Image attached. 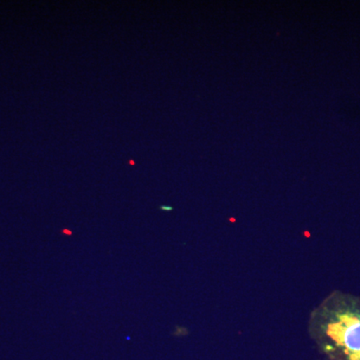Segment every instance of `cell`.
<instances>
[{"label":"cell","instance_id":"obj_1","mask_svg":"<svg viewBox=\"0 0 360 360\" xmlns=\"http://www.w3.org/2000/svg\"><path fill=\"white\" fill-rule=\"evenodd\" d=\"M309 333L328 360H360V296L329 293L310 312Z\"/></svg>","mask_w":360,"mask_h":360}]
</instances>
